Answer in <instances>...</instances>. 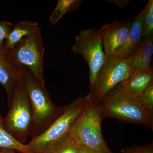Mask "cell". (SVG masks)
Returning a JSON list of instances; mask_svg holds the SVG:
<instances>
[{
  "label": "cell",
  "instance_id": "obj_9",
  "mask_svg": "<svg viewBox=\"0 0 153 153\" xmlns=\"http://www.w3.org/2000/svg\"><path fill=\"white\" fill-rule=\"evenodd\" d=\"M131 21L117 20L103 25L98 31L107 58L114 56L128 39Z\"/></svg>",
  "mask_w": 153,
  "mask_h": 153
},
{
  "label": "cell",
  "instance_id": "obj_5",
  "mask_svg": "<svg viewBox=\"0 0 153 153\" xmlns=\"http://www.w3.org/2000/svg\"><path fill=\"white\" fill-rule=\"evenodd\" d=\"M8 103V113L3 117L4 126L15 139L24 144L30 136L33 112L27 94L19 82L14 86Z\"/></svg>",
  "mask_w": 153,
  "mask_h": 153
},
{
  "label": "cell",
  "instance_id": "obj_1",
  "mask_svg": "<svg viewBox=\"0 0 153 153\" xmlns=\"http://www.w3.org/2000/svg\"><path fill=\"white\" fill-rule=\"evenodd\" d=\"M18 82L27 94L33 112L30 137L31 140L43 133L62 114L65 106L55 105L45 86L28 70L20 68Z\"/></svg>",
  "mask_w": 153,
  "mask_h": 153
},
{
  "label": "cell",
  "instance_id": "obj_4",
  "mask_svg": "<svg viewBox=\"0 0 153 153\" xmlns=\"http://www.w3.org/2000/svg\"><path fill=\"white\" fill-rule=\"evenodd\" d=\"M103 118L93 97L72 126L69 135L79 145L99 153H112L105 141L101 130Z\"/></svg>",
  "mask_w": 153,
  "mask_h": 153
},
{
  "label": "cell",
  "instance_id": "obj_13",
  "mask_svg": "<svg viewBox=\"0 0 153 153\" xmlns=\"http://www.w3.org/2000/svg\"><path fill=\"white\" fill-rule=\"evenodd\" d=\"M38 23L32 21H22L14 25L4 42L3 48L10 50L26 37L30 36L39 27Z\"/></svg>",
  "mask_w": 153,
  "mask_h": 153
},
{
  "label": "cell",
  "instance_id": "obj_14",
  "mask_svg": "<svg viewBox=\"0 0 153 153\" xmlns=\"http://www.w3.org/2000/svg\"><path fill=\"white\" fill-rule=\"evenodd\" d=\"M142 15L140 13L131 22L128 39L125 45L117 52L115 56L131 54L142 41Z\"/></svg>",
  "mask_w": 153,
  "mask_h": 153
},
{
  "label": "cell",
  "instance_id": "obj_21",
  "mask_svg": "<svg viewBox=\"0 0 153 153\" xmlns=\"http://www.w3.org/2000/svg\"><path fill=\"white\" fill-rule=\"evenodd\" d=\"M122 153H153V142L145 146H134L122 151Z\"/></svg>",
  "mask_w": 153,
  "mask_h": 153
},
{
  "label": "cell",
  "instance_id": "obj_17",
  "mask_svg": "<svg viewBox=\"0 0 153 153\" xmlns=\"http://www.w3.org/2000/svg\"><path fill=\"white\" fill-rule=\"evenodd\" d=\"M143 39L153 34V1L150 0L141 12Z\"/></svg>",
  "mask_w": 153,
  "mask_h": 153
},
{
  "label": "cell",
  "instance_id": "obj_23",
  "mask_svg": "<svg viewBox=\"0 0 153 153\" xmlns=\"http://www.w3.org/2000/svg\"><path fill=\"white\" fill-rule=\"evenodd\" d=\"M79 153H99L92 149L83 145H79Z\"/></svg>",
  "mask_w": 153,
  "mask_h": 153
},
{
  "label": "cell",
  "instance_id": "obj_7",
  "mask_svg": "<svg viewBox=\"0 0 153 153\" xmlns=\"http://www.w3.org/2000/svg\"><path fill=\"white\" fill-rule=\"evenodd\" d=\"M71 49L74 53L81 55L88 64L90 92H92L107 59L98 30L90 28L81 31L75 37V43Z\"/></svg>",
  "mask_w": 153,
  "mask_h": 153
},
{
  "label": "cell",
  "instance_id": "obj_12",
  "mask_svg": "<svg viewBox=\"0 0 153 153\" xmlns=\"http://www.w3.org/2000/svg\"><path fill=\"white\" fill-rule=\"evenodd\" d=\"M153 53V35L143 39L131 53V64L133 71L150 68Z\"/></svg>",
  "mask_w": 153,
  "mask_h": 153
},
{
  "label": "cell",
  "instance_id": "obj_20",
  "mask_svg": "<svg viewBox=\"0 0 153 153\" xmlns=\"http://www.w3.org/2000/svg\"><path fill=\"white\" fill-rule=\"evenodd\" d=\"M13 24L8 21L0 22V49H2L4 42L13 27Z\"/></svg>",
  "mask_w": 153,
  "mask_h": 153
},
{
  "label": "cell",
  "instance_id": "obj_15",
  "mask_svg": "<svg viewBox=\"0 0 153 153\" xmlns=\"http://www.w3.org/2000/svg\"><path fill=\"white\" fill-rule=\"evenodd\" d=\"M0 149L15 150L21 153H30L27 145L22 144L11 135L6 130L4 123L3 117L0 112Z\"/></svg>",
  "mask_w": 153,
  "mask_h": 153
},
{
  "label": "cell",
  "instance_id": "obj_11",
  "mask_svg": "<svg viewBox=\"0 0 153 153\" xmlns=\"http://www.w3.org/2000/svg\"><path fill=\"white\" fill-rule=\"evenodd\" d=\"M153 83V70L152 67L134 71L130 76L119 83L121 88L126 93L138 97Z\"/></svg>",
  "mask_w": 153,
  "mask_h": 153
},
{
  "label": "cell",
  "instance_id": "obj_24",
  "mask_svg": "<svg viewBox=\"0 0 153 153\" xmlns=\"http://www.w3.org/2000/svg\"><path fill=\"white\" fill-rule=\"evenodd\" d=\"M16 151L12 149H1L0 153H17Z\"/></svg>",
  "mask_w": 153,
  "mask_h": 153
},
{
  "label": "cell",
  "instance_id": "obj_22",
  "mask_svg": "<svg viewBox=\"0 0 153 153\" xmlns=\"http://www.w3.org/2000/svg\"><path fill=\"white\" fill-rule=\"evenodd\" d=\"M105 1L114 4L119 7L123 8L127 5L129 1L128 0H107Z\"/></svg>",
  "mask_w": 153,
  "mask_h": 153
},
{
  "label": "cell",
  "instance_id": "obj_8",
  "mask_svg": "<svg viewBox=\"0 0 153 153\" xmlns=\"http://www.w3.org/2000/svg\"><path fill=\"white\" fill-rule=\"evenodd\" d=\"M133 72L131 54L107 58L95 88L91 92L94 100L100 101L108 92L128 78Z\"/></svg>",
  "mask_w": 153,
  "mask_h": 153
},
{
  "label": "cell",
  "instance_id": "obj_16",
  "mask_svg": "<svg viewBox=\"0 0 153 153\" xmlns=\"http://www.w3.org/2000/svg\"><path fill=\"white\" fill-rule=\"evenodd\" d=\"M82 2V0H58L49 17V21L52 25H56L66 13L79 8Z\"/></svg>",
  "mask_w": 153,
  "mask_h": 153
},
{
  "label": "cell",
  "instance_id": "obj_3",
  "mask_svg": "<svg viewBox=\"0 0 153 153\" xmlns=\"http://www.w3.org/2000/svg\"><path fill=\"white\" fill-rule=\"evenodd\" d=\"M92 97L90 92L65 105L63 112L45 131L26 144L30 153H49L55 144L69 135L72 126Z\"/></svg>",
  "mask_w": 153,
  "mask_h": 153
},
{
  "label": "cell",
  "instance_id": "obj_18",
  "mask_svg": "<svg viewBox=\"0 0 153 153\" xmlns=\"http://www.w3.org/2000/svg\"><path fill=\"white\" fill-rule=\"evenodd\" d=\"M49 153H79V146L68 135L55 144Z\"/></svg>",
  "mask_w": 153,
  "mask_h": 153
},
{
  "label": "cell",
  "instance_id": "obj_19",
  "mask_svg": "<svg viewBox=\"0 0 153 153\" xmlns=\"http://www.w3.org/2000/svg\"><path fill=\"white\" fill-rule=\"evenodd\" d=\"M141 104L147 110L153 111V83L138 97Z\"/></svg>",
  "mask_w": 153,
  "mask_h": 153
},
{
  "label": "cell",
  "instance_id": "obj_10",
  "mask_svg": "<svg viewBox=\"0 0 153 153\" xmlns=\"http://www.w3.org/2000/svg\"><path fill=\"white\" fill-rule=\"evenodd\" d=\"M20 68L11 57L9 51L0 49V84L5 89L8 101L18 82Z\"/></svg>",
  "mask_w": 153,
  "mask_h": 153
},
{
  "label": "cell",
  "instance_id": "obj_6",
  "mask_svg": "<svg viewBox=\"0 0 153 153\" xmlns=\"http://www.w3.org/2000/svg\"><path fill=\"white\" fill-rule=\"evenodd\" d=\"M8 51L19 68L30 71L42 85L45 86L43 59L46 49L42 43L39 26L13 49Z\"/></svg>",
  "mask_w": 153,
  "mask_h": 153
},
{
  "label": "cell",
  "instance_id": "obj_2",
  "mask_svg": "<svg viewBox=\"0 0 153 153\" xmlns=\"http://www.w3.org/2000/svg\"><path fill=\"white\" fill-rule=\"evenodd\" d=\"M97 102L103 119L113 117L123 122L143 125L153 129V112L142 105L138 97L123 91L119 84Z\"/></svg>",
  "mask_w": 153,
  "mask_h": 153
}]
</instances>
